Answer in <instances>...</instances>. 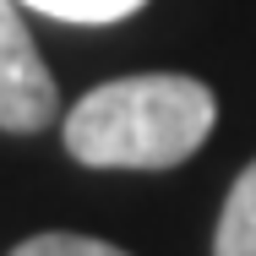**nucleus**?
<instances>
[{
  "mask_svg": "<svg viewBox=\"0 0 256 256\" xmlns=\"http://www.w3.org/2000/svg\"><path fill=\"white\" fill-rule=\"evenodd\" d=\"M218 120L212 88L180 71L104 82L66 114V153L88 169H174Z\"/></svg>",
  "mask_w": 256,
  "mask_h": 256,
  "instance_id": "1",
  "label": "nucleus"
},
{
  "mask_svg": "<svg viewBox=\"0 0 256 256\" xmlns=\"http://www.w3.org/2000/svg\"><path fill=\"white\" fill-rule=\"evenodd\" d=\"M60 114V93L16 0H0V131L33 136Z\"/></svg>",
  "mask_w": 256,
  "mask_h": 256,
  "instance_id": "2",
  "label": "nucleus"
},
{
  "mask_svg": "<svg viewBox=\"0 0 256 256\" xmlns=\"http://www.w3.org/2000/svg\"><path fill=\"white\" fill-rule=\"evenodd\" d=\"M212 256H256V164L240 169V180L229 186V202L218 212V234Z\"/></svg>",
  "mask_w": 256,
  "mask_h": 256,
  "instance_id": "3",
  "label": "nucleus"
},
{
  "mask_svg": "<svg viewBox=\"0 0 256 256\" xmlns=\"http://www.w3.org/2000/svg\"><path fill=\"white\" fill-rule=\"evenodd\" d=\"M33 11H44L54 22H76V28H104V22H126L131 11H142L148 0H22Z\"/></svg>",
  "mask_w": 256,
  "mask_h": 256,
  "instance_id": "4",
  "label": "nucleus"
},
{
  "mask_svg": "<svg viewBox=\"0 0 256 256\" xmlns=\"http://www.w3.org/2000/svg\"><path fill=\"white\" fill-rule=\"evenodd\" d=\"M11 256H126L120 246H109V240H93V234H33V240H22Z\"/></svg>",
  "mask_w": 256,
  "mask_h": 256,
  "instance_id": "5",
  "label": "nucleus"
}]
</instances>
